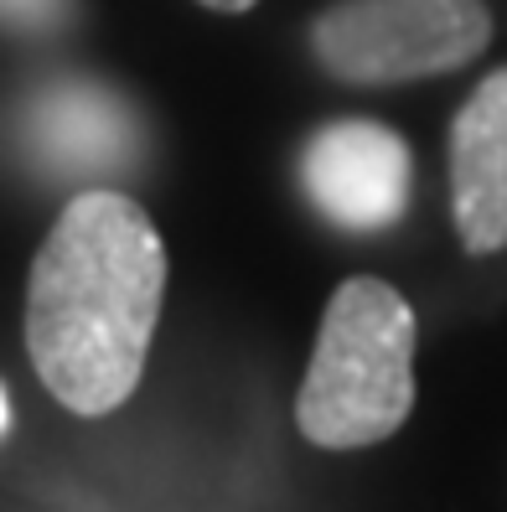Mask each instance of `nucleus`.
<instances>
[{"label":"nucleus","mask_w":507,"mask_h":512,"mask_svg":"<svg viewBox=\"0 0 507 512\" xmlns=\"http://www.w3.org/2000/svg\"><path fill=\"white\" fill-rule=\"evenodd\" d=\"M166 295V244L125 192H78L26 280V352L47 394L99 419L135 394Z\"/></svg>","instance_id":"1"},{"label":"nucleus","mask_w":507,"mask_h":512,"mask_svg":"<svg viewBox=\"0 0 507 512\" xmlns=\"http://www.w3.org/2000/svg\"><path fill=\"white\" fill-rule=\"evenodd\" d=\"M414 337V311L394 285L373 275L342 280L295 399L301 435L321 450L389 440L414 409Z\"/></svg>","instance_id":"2"},{"label":"nucleus","mask_w":507,"mask_h":512,"mask_svg":"<svg viewBox=\"0 0 507 512\" xmlns=\"http://www.w3.org/2000/svg\"><path fill=\"white\" fill-rule=\"evenodd\" d=\"M492 42L482 0H337L311 26L316 63L337 83H409L466 68Z\"/></svg>","instance_id":"3"},{"label":"nucleus","mask_w":507,"mask_h":512,"mask_svg":"<svg viewBox=\"0 0 507 512\" xmlns=\"http://www.w3.org/2000/svg\"><path fill=\"white\" fill-rule=\"evenodd\" d=\"M409 145L378 119H337L306 140L301 187L337 228L373 233L409 207Z\"/></svg>","instance_id":"4"},{"label":"nucleus","mask_w":507,"mask_h":512,"mask_svg":"<svg viewBox=\"0 0 507 512\" xmlns=\"http://www.w3.org/2000/svg\"><path fill=\"white\" fill-rule=\"evenodd\" d=\"M451 202L471 254L507 249V68L476 83L451 125Z\"/></svg>","instance_id":"5"},{"label":"nucleus","mask_w":507,"mask_h":512,"mask_svg":"<svg viewBox=\"0 0 507 512\" xmlns=\"http://www.w3.org/2000/svg\"><path fill=\"white\" fill-rule=\"evenodd\" d=\"M37 140L57 161L99 166V161H119L130 150V119L109 94H94V88H57V94L42 99V109H37Z\"/></svg>","instance_id":"6"},{"label":"nucleus","mask_w":507,"mask_h":512,"mask_svg":"<svg viewBox=\"0 0 507 512\" xmlns=\"http://www.w3.org/2000/svg\"><path fill=\"white\" fill-rule=\"evenodd\" d=\"M0 11H11V16H47L52 0H0Z\"/></svg>","instance_id":"7"},{"label":"nucleus","mask_w":507,"mask_h":512,"mask_svg":"<svg viewBox=\"0 0 507 512\" xmlns=\"http://www.w3.org/2000/svg\"><path fill=\"white\" fill-rule=\"evenodd\" d=\"M202 6H207V11H233V16H238V11H249L254 0H202Z\"/></svg>","instance_id":"8"},{"label":"nucleus","mask_w":507,"mask_h":512,"mask_svg":"<svg viewBox=\"0 0 507 512\" xmlns=\"http://www.w3.org/2000/svg\"><path fill=\"white\" fill-rule=\"evenodd\" d=\"M11 425V404H6V394H0V430Z\"/></svg>","instance_id":"9"}]
</instances>
